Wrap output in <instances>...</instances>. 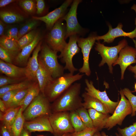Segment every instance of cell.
I'll use <instances>...</instances> for the list:
<instances>
[{
  "label": "cell",
  "instance_id": "obj_2",
  "mask_svg": "<svg viewBox=\"0 0 136 136\" xmlns=\"http://www.w3.org/2000/svg\"><path fill=\"white\" fill-rule=\"evenodd\" d=\"M83 74L69 73L53 79L46 86L44 94L50 102L54 101L75 82L82 79Z\"/></svg>",
  "mask_w": 136,
  "mask_h": 136
},
{
  "label": "cell",
  "instance_id": "obj_38",
  "mask_svg": "<svg viewBox=\"0 0 136 136\" xmlns=\"http://www.w3.org/2000/svg\"><path fill=\"white\" fill-rule=\"evenodd\" d=\"M21 89L9 91L5 93L0 98L5 104L7 109L9 104L15 94Z\"/></svg>",
  "mask_w": 136,
  "mask_h": 136
},
{
  "label": "cell",
  "instance_id": "obj_7",
  "mask_svg": "<svg viewBox=\"0 0 136 136\" xmlns=\"http://www.w3.org/2000/svg\"><path fill=\"white\" fill-rule=\"evenodd\" d=\"M119 92L121 100L112 115L108 118L104 128L108 130L117 124L121 125L125 117L132 113V108L129 101L125 97L122 90L121 89Z\"/></svg>",
  "mask_w": 136,
  "mask_h": 136
},
{
  "label": "cell",
  "instance_id": "obj_4",
  "mask_svg": "<svg viewBox=\"0 0 136 136\" xmlns=\"http://www.w3.org/2000/svg\"><path fill=\"white\" fill-rule=\"evenodd\" d=\"M50 102L40 92L23 112L25 121H29L52 113Z\"/></svg>",
  "mask_w": 136,
  "mask_h": 136
},
{
  "label": "cell",
  "instance_id": "obj_41",
  "mask_svg": "<svg viewBox=\"0 0 136 136\" xmlns=\"http://www.w3.org/2000/svg\"><path fill=\"white\" fill-rule=\"evenodd\" d=\"M18 31L19 30L17 27H11L8 29L4 36L9 38H13L18 41L19 40L18 38Z\"/></svg>",
  "mask_w": 136,
  "mask_h": 136
},
{
  "label": "cell",
  "instance_id": "obj_51",
  "mask_svg": "<svg viewBox=\"0 0 136 136\" xmlns=\"http://www.w3.org/2000/svg\"><path fill=\"white\" fill-rule=\"evenodd\" d=\"M71 133H66L64 134L62 136H71Z\"/></svg>",
  "mask_w": 136,
  "mask_h": 136
},
{
  "label": "cell",
  "instance_id": "obj_20",
  "mask_svg": "<svg viewBox=\"0 0 136 136\" xmlns=\"http://www.w3.org/2000/svg\"><path fill=\"white\" fill-rule=\"evenodd\" d=\"M82 96L84 100L82 106L85 108L93 109L104 114L109 113L105 105L98 99L89 95L86 92L82 94Z\"/></svg>",
  "mask_w": 136,
  "mask_h": 136
},
{
  "label": "cell",
  "instance_id": "obj_47",
  "mask_svg": "<svg viewBox=\"0 0 136 136\" xmlns=\"http://www.w3.org/2000/svg\"><path fill=\"white\" fill-rule=\"evenodd\" d=\"M5 25L2 21H0V35L1 37L4 36Z\"/></svg>",
  "mask_w": 136,
  "mask_h": 136
},
{
  "label": "cell",
  "instance_id": "obj_16",
  "mask_svg": "<svg viewBox=\"0 0 136 136\" xmlns=\"http://www.w3.org/2000/svg\"><path fill=\"white\" fill-rule=\"evenodd\" d=\"M49 115H44L29 121H25L23 128L28 132L48 131L53 133L49 119Z\"/></svg>",
  "mask_w": 136,
  "mask_h": 136
},
{
  "label": "cell",
  "instance_id": "obj_10",
  "mask_svg": "<svg viewBox=\"0 0 136 136\" xmlns=\"http://www.w3.org/2000/svg\"><path fill=\"white\" fill-rule=\"evenodd\" d=\"M96 36L92 34L86 38H79L77 43L81 48L83 55V64L78 70L80 73H85L87 76L91 74L89 63V58L90 51L96 40Z\"/></svg>",
  "mask_w": 136,
  "mask_h": 136
},
{
  "label": "cell",
  "instance_id": "obj_45",
  "mask_svg": "<svg viewBox=\"0 0 136 136\" xmlns=\"http://www.w3.org/2000/svg\"><path fill=\"white\" fill-rule=\"evenodd\" d=\"M133 40L134 44L135 46L136 50V41L133 39ZM128 69L129 70L134 73V77L136 78V64L134 66L131 65L129 66Z\"/></svg>",
  "mask_w": 136,
  "mask_h": 136
},
{
  "label": "cell",
  "instance_id": "obj_43",
  "mask_svg": "<svg viewBox=\"0 0 136 136\" xmlns=\"http://www.w3.org/2000/svg\"><path fill=\"white\" fill-rule=\"evenodd\" d=\"M36 7L37 13L38 14H41L44 11L45 7V4L43 0H37Z\"/></svg>",
  "mask_w": 136,
  "mask_h": 136
},
{
  "label": "cell",
  "instance_id": "obj_25",
  "mask_svg": "<svg viewBox=\"0 0 136 136\" xmlns=\"http://www.w3.org/2000/svg\"><path fill=\"white\" fill-rule=\"evenodd\" d=\"M0 46L17 55L21 50L19 47L17 41L13 38H9L4 35L0 37Z\"/></svg>",
  "mask_w": 136,
  "mask_h": 136
},
{
  "label": "cell",
  "instance_id": "obj_31",
  "mask_svg": "<svg viewBox=\"0 0 136 136\" xmlns=\"http://www.w3.org/2000/svg\"><path fill=\"white\" fill-rule=\"evenodd\" d=\"M38 32L35 30H33L25 34L17 41L20 49H21L24 47L32 43L35 39Z\"/></svg>",
  "mask_w": 136,
  "mask_h": 136
},
{
  "label": "cell",
  "instance_id": "obj_14",
  "mask_svg": "<svg viewBox=\"0 0 136 136\" xmlns=\"http://www.w3.org/2000/svg\"><path fill=\"white\" fill-rule=\"evenodd\" d=\"M72 2L71 0H66L59 7L46 15L41 17L33 16L32 18L37 20L44 22L45 23L47 28L51 29L55 23L64 16L67 8Z\"/></svg>",
  "mask_w": 136,
  "mask_h": 136
},
{
  "label": "cell",
  "instance_id": "obj_23",
  "mask_svg": "<svg viewBox=\"0 0 136 136\" xmlns=\"http://www.w3.org/2000/svg\"><path fill=\"white\" fill-rule=\"evenodd\" d=\"M40 92L38 82H34L31 86L24 98L19 104L23 112Z\"/></svg>",
  "mask_w": 136,
  "mask_h": 136
},
{
  "label": "cell",
  "instance_id": "obj_9",
  "mask_svg": "<svg viewBox=\"0 0 136 136\" xmlns=\"http://www.w3.org/2000/svg\"><path fill=\"white\" fill-rule=\"evenodd\" d=\"M69 37V42L58 56V58L60 59L62 62L65 64V70H67L69 73L74 74L78 70L73 64V58L79 53L80 49L77 44L79 38L77 35H73Z\"/></svg>",
  "mask_w": 136,
  "mask_h": 136
},
{
  "label": "cell",
  "instance_id": "obj_34",
  "mask_svg": "<svg viewBox=\"0 0 136 136\" xmlns=\"http://www.w3.org/2000/svg\"><path fill=\"white\" fill-rule=\"evenodd\" d=\"M17 54L0 46V59L6 62L12 63Z\"/></svg>",
  "mask_w": 136,
  "mask_h": 136
},
{
  "label": "cell",
  "instance_id": "obj_35",
  "mask_svg": "<svg viewBox=\"0 0 136 136\" xmlns=\"http://www.w3.org/2000/svg\"><path fill=\"white\" fill-rule=\"evenodd\" d=\"M122 91L124 95L128 99L132 107L131 116H134L136 114V96L133 94L132 92L128 88H125Z\"/></svg>",
  "mask_w": 136,
  "mask_h": 136
},
{
  "label": "cell",
  "instance_id": "obj_8",
  "mask_svg": "<svg viewBox=\"0 0 136 136\" xmlns=\"http://www.w3.org/2000/svg\"><path fill=\"white\" fill-rule=\"evenodd\" d=\"M63 20L61 18L55 23L46 38L48 45L57 52H61L67 44L65 40L66 31L62 22Z\"/></svg>",
  "mask_w": 136,
  "mask_h": 136
},
{
  "label": "cell",
  "instance_id": "obj_11",
  "mask_svg": "<svg viewBox=\"0 0 136 136\" xmlns=\"http://www.w3.org/2000/svg\"><path fill=\"white\" fill-rule=\"evenodd\" d=\"M81 1L80 0H74L68 13L62 18L66 21V24L65 39L81 32L82 28L78 22L77 16L78 6Z\"/></svg>",
  "mask_w": 136,
  "mask_h": 136
},
{
  "label": "cell",
  "instance_id": "obj_15",
  "mask_svg": "<svg viewBox=\"0 0 136 136\" xmlns=\"http://www.w3.org/2000/svg\"><path fill=\"white\" fill-rule=\"evenodd\" d=\"M135 22V29L132 31L128 32L123 30V25L121 23H119L115 28H113L111 25L108 24L109 30L108 32L102 36H97L96 40H103L104 43H110L113 42L115 38L120 37H127L132 39L136 38V18Z\"/></svg>",
  "mask_w": 136,
  "mask_h": 136
},
{
  "label": "cell",
  "instance_id": "obj_13",
  "mask_svg": "<svg viewBox=\"0 0 136 136\" xmlns=\"http://www.w3.org/2000/svg\"><path fill=\"white\" fill-rule=\"evenodd\" d=\"M136 50L135 48L127 45L119 53L117 59L113 65L119 64L121 69V79L124 78V75L126 68L132 63H136Z\"/></svg>",
  "mask_w": 136,
  "mask_h": 136
},
{
  "label": "cell",
  "instance_id": "obj_5",
  "mask_svg": "<svg viewBox=\"0 0 136 136\" xmlns=\"http://www.w3.org/2000/svg\"><path fill=\"white\" fill-rule=\"evenodd\" d=\"M95 43V49L99 53L102 57V60L99 66H101L106 63L110 72L112 74V65L117 59L119 53L121 49L127 45V41L125 39H123L119 42L118 45L113 47L106 46L99 41Z\"/></svg>",
  "mask_w": 136,
  "mask_h": 136
},
{
  "label": "cell",
  "instance_id": "obj_1",
  "mask_svg": "<svg viewBox=\"0 0 136 136\" xmlns=\"http://www.w3.org/2000/svg\"><path fill=\"white\" fill-rule=\"evenodd\" d=\"M80 83H75L62 93L51 105L52 113L76 110L82 106Z\"/></svg>",
  "mask_w": 136,
  "mask_h": 136
},
{
  "label": "cell",
  "instance_id": "obj_39",
  "mask_svg": "<svg viewBox=\"0 0 136 136\" xmlns=\"http://www.w3.org/2000/svg\"><path fill=\"white\" fill-rule=\"evenodd\" d=\"M98 131L97 128H87L79 132H74L71 133V136H93L94 134Z\"/></svg>",
  "mask_w": 136,
  "mask_h": 136
},
{
  "label": "cell",
  "instance_id": "obj_53",
  "mask_svg": "<svg viewBox=\"0 0 136 136\" xmlns=\"http://www.w3.org/2000/svg\"><path fill=\"white\" fill-rule=\"evenodd\" d=\"M39 136H44L43 135H39Z\"/></svg>",
  "mask_w": 136,
  "mask_h": 136
},
{
  "label": "cell",
  "instance_id": "obj_42",
  "mask_svg": "<svg viewBox=\"0 0 136 136\" xmlns=\"http://www.w3.org/2000/svg\"><path fill=\"white\" fill-rule=\"evenodd\" d=\"M1 131L2 136H14L11 127L3 123L1 125Z\"/></svg>",
  "mask_w": 136,
  "mask_h": 136
},
{
  "label": "cell",
  "instance_id": "obj_27",
  "mask_svg": "<svg viewBox=\"0 0 136 136\" xmlns=\"http://www.w3.org/2000/svg\"><path fill=\"white\" fill-rule=\"evenodd\" d=\"M23 112L22 108L20 107L16 117L11 126L14 136H20L23 128L25 121Z\"/></svg>",
  "mask_w": 136,
  "mask_h": 136
},
{
  "label": "cell",
  "instance_id": "obj_22",
  "mask_svg": "<svg viewBox=\"0 0 136 136\" xmlns=\"http://www.w3.org/2000/svg\"><path fill=\"white\" fill-rule=\"evenodd\" d=\"M87 110L94 127L97 128L99 131L104 128L107 121L110 116V115L93 109H90Z\"/></svg>",
  "mask_w": 136,
  "mask_h": 136
},
{
  "label": "cell",
  "instance_id": "obj_3",
  "mask_svg": "<svg viewBox=\"0 0 136 136\" xmlns=\"http://www.w3.org/2000/svg\"><path fill=\"white\" fill-rule=\"evenodd\" d=\"M40 51L38 58L49 72L53 79L64 74V67L58 62L57 51L52 50L46 44L41 46Z\"/></svg>",
  "mask_w": 136,
  "mask_h": 136
},
{
  "label": "cell",
  "instance_id": "obj_46",
  "mask_svg": "<svg viewBox=\"0 0 136 136\" xmlns=\"http://www.w3.org/2000/svg\"><path fill=\"white\" fill-rule=\"evenodd\" d=\"M7 109V108L4 102L0 98V112L4 113Z\"/></svg>",
  "mask_w": 136,
  "mask_h": 136
},
{
  "label": "cell",
  "instance_id": "obj_6",
  "mask_svg": "<svg viewBox=\"0 0 136 136\" xmlns=\"http://www.w3.org/2000/svg\"><path fill=\"white\" fill-rule=\"evenodd\" d=\"M70 112L52 113L49 116L50 123L55 136H62L75 132L70 117Z\"/></svg>",
  "mask_w": 136,
  "mask_h": 136
},
{
  "label": "cell",
  "instance_id": "obj_21",
  "mask_svg": "<svg viewBox=\"0 0 136 136\" xmlns=\"http://www.w3.org/2000/svg\"><path fill=\"white\" fill-rule=\"evenodd\" d=\"M38 60L39 67L36 72V78L40 92L44 94L45 87L53 78L49 72L38 58Z\"/></svg>",
  "mask_w": 136,
  "mask_h": 136
},
{
  "label": "cell",
  "instance_id": "obj_32",
  "mask_svg": "<svg viewBox=\"0 0 136 136\" xmlns=\"http://www.w3.org/2000/svg\"><path fill=\"white\" fill-rule=\"evenodd\" d=\"M38 21L33 18L24 24L19 30L18 35V39L33 30L37 26L38 23Z\"/></svg>",
  "mask_w": 136,
  "mask_h": 136
},
{
  "label": "cell",
  "instance_id": "obj_26",
  "mask_svg": "<svg viewBox=\"0 0 136 136\" xmlns=\"http://www.w3.org/2000/svg\"><path fill=\"white\" fill-rule=\"evenodd\" d=\"M0 17L2 20L7 24H12L21 22L24 19L20 14L9 10L1 11Z\"/></svg>",
  "mask_w": 136,
  "mask_h": 136
},
{
  "label": "cell",
  "instance_id": "obj_49",
  "mask_svg": "<svg viewBox=\"0 0 136 136\" xmlns=\"http://www.w3.org/2000/svg\"><path fill=\"white\" fill-rule=\"evenodd\" d=\"M101 134V136H108L104 132H102ZM116 136H120V135L117 133H116Z\"/></svg>",
  "mask_w": 136,
  "mask_h": 136
},
{
  "label": "cell",
  "instance_id": "obj_18",
  "mask_svg": "<svg viewBox=\"0 0 136 136\" xmlns=\"http://www.w3.org/2000/svg\"><path fill=\"white\" fill-rule=\"evenodd\" d=\"M0 71L7 77L14 79L25 80V67L17 66L12 63L0 60Z\"/></svg>",
  "mask_w": 136,
  "mask_h": 136
},
{
  "label": "cell",
  "instance_id": "obj_48",
  "mask_svg": "<svg viewBox=\"0 0 136 136\" xmlns=\"http://www.w3.org/2000/svg\"><path fill=\"white\" fill-rule=\"evenodd\" d=\"M20 136H30L28 132L25 130L23 128L22 130Z\"/></svg>",
  "mask_w": 136,
  "mask_h": 136
},
{
  "label": "cell",
  "instance_id": "obj_44",
  "mask_svg": "<svg viewBox=\"0 0 136 136\" xmlns=\"http://www.w3.org/2000/svg\"><path fill=\"white\" fill-rule=\"evenodd\" d=\"M15 1V0H0V7L1 8Z\"/></svg>",
  "mask_w": 136,
  "mask_h": 136
},
{
  "label": "cell",
  "instance_id": "obj_24",
  "mask_svg": "<svg viewBox=\"0 0 136 136\" xmlns=\"http://www.w3.org/2000/svg\"><path fill=\"white\" fill-rule=\"evenodd\" d=\"M21 107L9 108L4 113L0 112V120L7 125L11 127L14 122Z\"/></svg>",
  "mask_w": 136,
  "mask_h": 136
},
{
  "label": "cell",
  "instance_id": "obj_33",
  "mask_svg": "<svg viewBox=\"0 0 136 136\" xmlns=\"http://www.w3.org/2000/svg\"><path fill=\"white\" fill-rule=\"evenodd\" d=\"M76 111L87 127L92 128L94 127L87 109L82 107L79 108Z\"/></svg>",
  "mask_w": 136,
  "mask_h": 136
},
{
  "label": "cell",
  "instance_id": "obj_30",
  "mask_svg": "<svg viewBox=\"0 0 136 136\" xmlns=\"http://www.w3.org/2000/svg\"><path fill=\"white\" fill-rule=\"evenodd\" d=\"M31 85L21 89L17 92L10 101L8 109L18 106L20 103L24 98Z\"/></svg>",
  "mask_w": 136,
  "mask_h": 136
},
{
  "label": "cell",
  "instance_id": "obj_36",
  "mask_svg": "<svg viewBox=\"0 0 136 136\" xmlns=\"http://www.w3.org/2000/svg\"><path fill=\"white\" fill-rule=\"evenodd\" d=\"M117 129L120 136H136V122L129 127Z\"/></svg>",
  "mask_w": 136,
  "mask_h": 136
},
{
  "label": "cell",
  "instance_id": "obj_19",
  "mask_svg": "<svg viewBox=\"0 0 136 136\" xmlns=\"http://www.w3.org/2000/svg\"><path fill=\"white\" fill-rule=\"evenodd\" d=\"M41 39L40 35L38 33L33 41L23 48L16 56L14 60L15 63L19 65H26L31 53L38 45Z\"/></svg>",
  "mask_w": 136,
  "mask_h": 136
},
{
  "label": "cell",
  "instance_id": "obj_37",
  "mask_svg": "<svg viewBox=\"0 0 136 136\" xmlns=\"http://www.w3.org/2000/svg\"><path fill=\"white\" fill-rule=\"evenodd\" d=\"M20 6L25 11L29 13H33L35 7L34 1L31 0H23L19 2Z\"/></svg>",
  "mask_w": 136,
  "mask_h": 136
},
{
  "label": "cell",
  "instance_id": "obj_12",
  "mask_svg": "<svg viewBox=\"0 0 136 136\" xmlns=\"http://www.w3.org/2000/svg\"><path fill=\"white\" fill-rule=\"evenodd\" d=\"M86 87L85 88L86 93L89 95L94 97L101 101L106 106L109 113L113 114L118 105L120 100L117 102H114L109 98L106 90L103 91H100L96 89L93 85V82L89 81L88 79L85 80Z\"/></svg>",
  "mask_w": 136,
  "mask_h": 136
},
{
  "label": "cell",
  "instance_id": "obj_52",
  "mask_svg": "<svg viewBox=\"0 0 136 136\" xmlns=\"http://www.w3.org/2000/svg\"><path fill=\"white\" fill-rule=\"evenodd\" d=\"M134 89L135 90L134 91H132V92H136V83H135L134 84Z\"/></svg>",
  "mask_w": 136,
  "mask_h": 136
},
{
  "label": "cell",
  "instance_id": "obj_28",
  "mask_svg": "<svg viewBox=\"0 0 136 136\" xmlns=\"http://www.w3.org/2000/svg\"><path fill=\"white\" fill-rule=\"evenodd\" d=\"M27 79L19 83L4 86L0 87V97L10 91L24 88L30 86L33 83Z\"/></svg>",
  "mask_w": 136,
  "mask_h": 136
},
{
  "label": "cell",
  "instance_id": "obj_40",
  "mask_svg": "<svg viewBox=\"0 0 136 136\" xmlns=\"http://www.w3.org/2000/svg\"><path fill=\"white\" fill-rule=\"evenodd\" d=\"M25 80L14 79L8 77L0 76V87H1L4 86L19 83Z\"/></svg>",
  "mask_w": 136,
  "mask_h": 136
},
{
  "label": "cell",
  "instance_id": "obj_17",
  "mask_svg": "<svg viewBox=\"0 0 136 136\" xmlns=\"http://www.w3.org/2000/svg\"><path fill=\"white\" fill-rule=\"evenodd\" d=\"M41 42H39L35 48L32 56L29 58L25 67L26 77L31 81L37 82L36 74L39 67L38 57L39 53L41 50Z\"/></svg>",
  "mask_w": 136,
  "mask_h": 136
},
{
  "label": "cell",
  "instance_id": "obj_29",
  "mask_svg": "<svg viewBox=\"0 0 136 136\" xmlns=\"http://www.w3.org/2000/svg\"><path fill=\"white\" fill-rule=\"evenodd\" d=\"M70 117L75 132H79L87 128L84 124L76 110L70 112Z\"/></svg>",
  "mask_w": 136,
  "mask_h": 136
},
{
  "label": "cell",
  "instance_id": "obj_50",
  "mask_svg": "<svg viewBox=\"0 0 136 136\" xmlns=\"http://www.w3.org/2000/svg\"><path fill=\"white\" fill-rule=\"evenodd\" d=\"M93 136H101V134L99 131L96 132Z\"/></svg>",
  "mask_w": 136,
  "mask_h": 136
}]
</instances>
